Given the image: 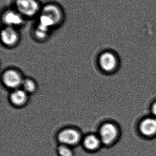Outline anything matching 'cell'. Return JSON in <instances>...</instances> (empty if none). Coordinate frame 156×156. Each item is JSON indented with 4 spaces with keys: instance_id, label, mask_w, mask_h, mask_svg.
<instances>
[{
    "instance_id": "obj_12",
    "label": "cell",
    "mask_w": 156,
    "mask_h": 156,
    "mask_svg": "<svg viewBox=\"0 0 156 156\" xmlns=\"http://www.w3.org/2000/svg\"><path fill=\"white\" fill-rule=\"evenodd\" d=\"M21 86L26 93H32L35 91L36 85L34 80L30 79H26L23 81Z\"/></svg>"
},
{
    "instance_id": "obj_14",
    "label": "cell",
    "mask_w": 156,
    "mask_h": 156,
    "mask_svg": "<svg viewBox=\"0 0 156 156\" xmlns=\"http://www.w3.org/2000/svg\"><path fill=\"white\" fill-rule=\"evenodd\" d=\"M151 111L152 114V116L156 118V101L154 102V103L152 104L151 108Z\"/></svg>"
},
{
    "instance_id": "obj_13",
    "label": "cell",
    "mask_w": 156,
    "mask_h": 156,
    "mask_svg": "<svg viewBox=\"0 0 156 156\" xmlns=\"http://www.w3.org/2000/svg\"><path fill=\"white\" fill-rule=\"evenodd\" d=\"M57 152L59 156H74V152L71 147L63 144L59 146Z\"/></svg>"
},
{
    "instance_id": "obj_11",
    "label": "cell",
    "mask_w": 156,
    "mask_h": 156,
    "mask_svg": "<svg viewBox=\"0 0 156 156\" xmlns=\"http://www.w3.org/2000/svg\"><path fill=\"white\" fill-rule=\"evenodd\" d=\"M27 93L23 90L17 89L13 91L10 95V100L13 105L18 106L23 105L27 100Z\"/></svg>"
},
{
    "instance_id": "obj_3",
    "label": "cell",
    "mask_w": 156,
    "mask_h": 156,
    "mask_svg": "<svg viewBox=\"0 0 156 156\" xmlns=\"http://www.w3.org/2000/svg\"><path fill=\"white\" fill-rule=\"evenodd\" d=\"M58 140L61 144L72 147L76 146L80 141L81 135L76 129L67 128L59 132Z\"/></svg>"
},
{
    "instance_id": "obj_9",
    "label": "cell",
    "mask_w": 156,
    "mask_h": 156,
    "mask_svg": "<svg viewBox=\"0 0 156 156\" xmlns=\"http://www.w3.org/2000/svg\"><path fill=\"white\" fill-rule=\"evenodd\" d=\"M3 21L7 27H13L15 26L21 25L23 23V20L21 15L18 13L9 11L3 15Z\"/></svg>"
},
{
    "instance_id": "obj_6",
    "label": "cell",
    "mask_w": 156,
    "mask_h": 156,
    "mask_svg": "<svg viewBox=\"0 0 156 156\" xmlns=\"http://www.w3.org/2000/svg\"><path fill=\"white\" fill-rule=\"evenodd\" d=\"M2 79L5 85L11 89H18L21 86L23 81L20 74L13 69L8 70L4 72Z\"/></svg>"
},
{
    "instance_id": "obj_1",
    "label": "cell",
    "mask_w": 156,
    "mask_h": 156,
    "mask_svg": "<svg viewBox=\"0 0 156 156\" xmlns=\"http://www.w3.org/2000/svg\"><path fill=\"white\" fill-rule=\"evenodd\" d=\"M61 19L62 13L59 8L53 4H49L43 8L38 26L49 30V28L59 23Z\"/></svg>"
},
{
    "instance_id": "obj_4",
    "label": "cell",
    "mask_w": 156,
    "mask_h": 156,
    "mask_svg": "<svg viewBox=\"0 0 156 156\" xmlns=\"http://www.w3.org/2000/svg\"><path fill=\"white\" fill-rule=\"evenodd\" d=\"M139 131L141 135L147 139L156 136V118L154 116L143 119L139 125Z\"/></svg>"
},
{
    "instance_id": "obj_7",
    "label": "cell",
    "mask_w": 156,
    "mask_h": 156,
    "mask_svg": "<svg viewBox=\"0 0 156 156\" xmlns=\"http://www.w3.org/2000/svg\"><path fill=\"white\" fill-rule=\"evenodd\" d=\"M99 64L102 69L109 73L116 69L118 65V60L115 55L112 53L105 52L100 55Z\"/></svg>"
},
{
    "instance_id": "obj_5",
    "label": "cell",
    "mask_w": 156,
    "mask_h": 156,
    "mask_svg": "<svg viewBox=\"0 0 156 156\" xmlns=\"http://www.w3.org/2000/svg\"><path fill=\"white\" fill-rule=\"evenodd\" d=\"M16 4L19 12L27 17L36 15L40 8L36 0H16Z\"/></svg>"
},
{
    "instance_id": "obj_10",
    "label": "cell",
    "mask_w": 156,
    "mask_h": 156,
    "mask_svg": "<svg viewBox=\"0 0 156 156\" xmlns=\"http://www.w3.org/2000/svg\"><path fill=\"white\" fill-rule=\"evenodd\" d=\"M102 144L99 136L90 134L83 140V145L85 149L90 151H95L99 149Z\"/></svg>"
},
{
    "instance_id": "obj_8",
    "label": "cell",
    "mask_w": 156,
    "mask_h": 156,
    "mask_svg": "<svg viewBox=\"0 0 156 156\" xmlns=\"http://www.w3.org/2000/svg\"><path fill=\"white\" fill-rule=\"evenodd\" d=\"M1 39L4 44L12 46L18 40V34L14 28L6 27L2 31Z\"/></svg>"
},
{
    "instance_id": "obj_2",
    "label": "cell",
    "mask_w": 156,
    "mask_h": 156,
    "mask_svg": "<svg viewBox=\"0 0 156 156\" xmlns=\"http://www.w3.org/2000/svg\"><path fill=\"white\" fill-rule=\"evenodd\" d=\"M98 136L102 144L111 146L118 140L119 137V129L114 123L106 122L100 127Z\"/></svg>"
}]
</instances>
